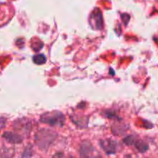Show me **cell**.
Wrapping results in <instances>:
<instances>
[{
	"mask_svg": "<svg viewBox=\"0 0 158 158\" xmlns=\"http://www.w3.org/2000/svg\"><path fill=\"white\" fill-rule=\"evenodd\" d=\"M57 134L52 131L43 129L39 131L35 137V144L42 151H46L56 138Z\"/></svg>",
	"mask_w": 158,
	"mask_h": 158,
	"instance_id": "1",
	"label": "cell"
},
{
	"mask_svg": "<svg viewBox=\"0 0 158 158\" xmlns=\"http://www.w3.org/2000/svg\"><path fill=\"white\" fill-rule=\"evenodd\" d=\"M43 123H47L51 126H58L62 127L64 124L65 117L64 115L60 111H52V112H48L43 114L40 118Z\"/></svg>",
	"mask_w": 158,
	"mask_h": 158,
	"instance_id": "2",
	"label": "cell"
},
{
	"mask_svg": "<svg viewBox=\"0 0 158 158\" xmlns=\"http://www.w3.org/2000/svg\"><path fill=\"white\" fill-rule=\"evenodd\" d=\"M80 158H101L99 153L95 150L92 143L89 141H84L80 148Z\"/></svg>",
	"mask_w": 158,
	"mask_h": 158,
	"instance_id": "3",
	"label": "cell"
},
{
	"mask_svg": "<svg viewBox=\"0 0 158 158\" xmlns=\"http://www.w3.org/2000/svg\"><path fill=\"white\" fill-rule=\"evenodd\" d=\"M100 146L104 151L106 154H114L117 152L119 144L115 140L107 139V140H102L100 141Z\"/></svg>",
	"mask_w": 158,
	"mask_h": 158,
	"instance_id": "4",
	"label": "cell"
},
{
	"mask_svg": "<svg viewBox=\"0 0 158 158\" xmlns=\"http://www.w3.org/2000/svg\"><path fill=\"white\" fill-rule=\"evenodd\" d=\"M2 137L8 141L12 143H20L23 141V137L21 136L12 132H5Z\"/></svg>",
	"mask_w": 158,
	"mask_h": 158,
	"instance_id": "5",
	"label": "cell"
},
{
	"mask_svg": "<svg viewBox=\"0 0 158 158\" xmlns=\"http://www.w3.org/2000/svg\"><path fill=\"white\" fill-rule=\"evenodd\" d=\"M91 19L94 20V23H95L96 26H97V29H101L103 28V17H102V14L100 10H97L95 12H93L92 15H91Z\"/></svg>",
	"mask_w": 158,
	"mask_h": 158,
	"instance_id": "6",
	"label": "cell"
},
{
	"mask_svg": "<svg viewBox=\"0 0 158 158\" xmlns=\"http://www.w3.org/2000/svg\"><path fill=\"white\" fill-rule=\"evenodd\" d=\"M136 148L137 151L140 153H145L148 151L149 149V146L147 143H145L143 140H137L134 143Z\"/></svg>",
	"mask_w": 158,
	"mask_h": 158,
	"instance_id": "7",
	"label": "cell"
},
{
	"mask_svg": "<svg viewBox=\"0 0 158 158\" xmlns=\"http://www.w3.org/2000/svg\"><path fill=\"white\" fill-rule=\"evenodd\" d=\"M33 61L35 64L41 65L46 63V59L45 57V56L43 55V54H38V55H35L33 57Z\"/></svg>",
	"mask_w": 158,
	"mask_h": 158,
	"instance_id": "8",
	"label": "cell"
},
{
	"mask_svg": "<svg viewBox=\"0 0 158 158\" xmlns=\"http://www.w3.org/2000/svg\"><path fill=\"white\" fill-rule=\"evenodd\" d=\"M136 141H137V139L134 136H129V137H127L126 138L123 139V143L126 145H129V146L134 145Z\"/></svg>",
	"mask_w": 158,
	"mask_h": 158,
	"instance_id": "9",
	"label": "cell"
},
{
	"mask_svg": "<svg viewBox=\"0 0 158 158\" xmlns=\"http://www.w3.org/2000/svg\"><path fill=\"white\" fill-rule=\"evenodd\" d=\"M32 147H27L26 148V150L24 151V152L23 153V155H22V157L23 158H30L31 156H32Z\"/></svg>",
	"mask_w": 158,
	"mask_h": 158,
	"instance_id": "10",
	"label": "cell"
},
{
	"mask_svg": "<svg viewBox=\"0 0 158 158\" xmlns=\"http://www.w3.org/2000/svg\"><path fill=\"white\" fill-rule=\"evenodd\" d=\"M52 158H64V154L62 152H57L52 156Z\"/></svg>",
	"mask_w": 158,
	"mask_h": 158,
	"instance_id": "11",
	"label": "cell"
},
{
	"mask_svg": "<svg viewBox=\"0 0 158 158\" xmlns=\"http://www.w3.org/2000/svg\"><path fill=\"white\" fill-rule=\"evenodd\" d=\"M6 120L4 118H0V130L2 129L6 126Z\"/></svg>",
	"mask_w": 158,
	"mask_h": 158,
	"instance_id": "12",
	"label": "cell"
},
{
	"mask_svg": "<svg viewBox=\"0 0 158 158\" xmlns=\"http://www.w3.org/2000/svg\"><path fill=\"white\" fill-rule=\"evenodd\" d=\"M69 158H72V157H69Z\"/></svg>",
	"mask_w": 158,
	"mask_h": 158,
	"instance_id": "13",
	"label": "cell"
}]
</instances>
